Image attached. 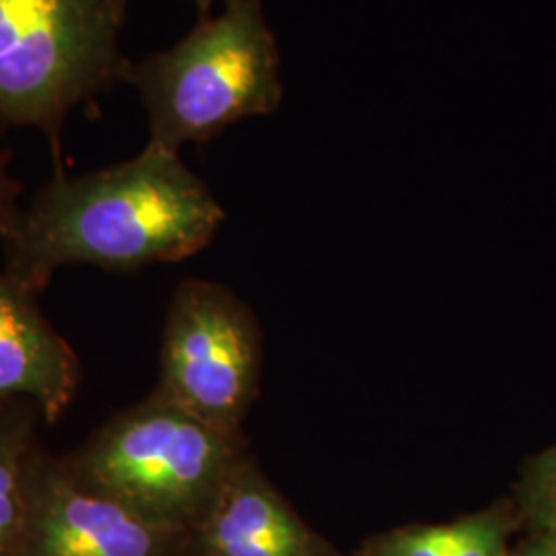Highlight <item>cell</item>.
Listing matches in <instances>:
<instances>
[{
  "mask_svg": "<svg viewBox=\"0 0 556 556\" xmlns=\"http://www.w3.org/2000/svg\"><path fill=\"white\" fill-rule=\"evenodd\" d=\"M225 211L179 153L149 144L100 172L50 179L2 236L11 278L31 291L60 266L137 270L194 256Z\"/></svg>",
  "mask_w": 556,
  "mask_h": 556,
  "instance_id": "obj_1",
  "label": "cell"
},
{
  "mask_svg": "<svg viewBox=\"0 0 556 556\" xmlns=\"http://www.w3.org/2000/svg\"><path fill=\"white\" fill-rule=\"evenodd\" d=\"M280 50L262 0H229L172 48L130 60L124 73L147 112L149 144L206 142L282 101Z\"/></svg>",
  "mask_w": 556,
  "mask_h": 556,
  "instance_id": "obj_2",
  "label": "cell"
},
{
  "mask_svg": "<svg viewBox=\"0 0 556 556\" xmlns=\"http://www.w3.org/2000/svg\"><path fill=\"white\" fill-rule=\"evenodd\" d=\"M128 0H0V126L34 128L62 174L68 116L124 83Z\"/></svg>",
  "mask_w": 556,
  "mask_h": 556,
  "instance_id": "obj_3",
  "label": "cell"
},
{
  "mask_svg": "<svg viewBox=\"0 0 556 556\" xmlns=\"http://www.w3.org/2000/svg\"><path fill=\"white\" fill-rule=\"evenodd\" d=\"M163 402L231 433L258 378V342L229 291L188 282L172 305L163 342Z\"/></svg>",
  "mask_w": 556,
  "mask_h": 556,
  "instance_id": "obj_4",
  "label": "cell"
},
{
  "mask_svg": "<svg viewBox=\"0 0 556 556\" xmlns=\"http://www.w3.org/2000/svg\"><path fill=\"white\" fill-rule=\"evenodd\" d=\"M229 433L157 402L116 425L89 456V472L110 497L139 509L179 511L219 482Z\"/></svg>",
  "mask_w": 556,
  "mask_h": 556,
  "instance_id": "obj_5",
  "label": "cell"
},
{
  "mask_svg": "<svg viewBox=\"0 0 556 556\" xmlns=\"http://www.w3.org/2000/svg\"><path fill=\"white\" fill-rule=\"evenodd\" d=\"M27 293L17 280L0 277V397H36L56 417L73 396L77 367Z\"/></svg>",
  "mask_w": 556,
  "mask_h": 556,
  "instance_id": "obj_6",
  "label": "cell"
},
{
  "mask_svg": "<svg viewBox=\"0 0 556 556\" xmlns=\"http://www.w3.org/2000/svg\"><path fill=\"white\" fill-rule=\"evenodd\" d=\"M155 534L139 511L114 497L56 486L41 509L40 556H151Z\"/></svg>",
  "mask_w": 556,
  "mask_h": 556,
  "instance_id": "obj_7",
  "label": "cell"
},
{
  "mask_svg": "<svg viewBox=\"0 0 556 556\" xmlns=\"http://www.w3.org/2000/svg\"><path fill=\"white\" fill-rule=\"evenodd\" d=\"M208 544L217 556H301L305 536L262 482L241 477L220 495Z\"/></svg>",
  "mask_w": 556,
  "mask_h": 556,
  "instance_id": "obj_8",
  "label": "cell"
},
{
  "mask_svg": "<svg viewBox=\"0 0 556 556\" xmlns=\"http://www.w3.org/2000/svg\"><path fill=\"white\" fill-rule=\"evenodd\" d=\"M526 514L544 532H556V445L538 454L519 484Z\"/></svg>",
  "mask_w": 556,
  "mask_h": 556,
  "instance_id": "obj_9",
  "label": "cell"
},
{
  "mask_svg": "<svg viewBox=\"0 0 556 556\" xmlns=\"http://www.w3.org/2000/svg\"><path fill=\"white\" fill-rule=\"evenodd\" d=\"M21 443L0 433V548L13 536L21 516Z\"/></svg>",
  "mask_w": 556,
  "mask_h": 556,
  "instance_id": "obj_10",
  "label": "cell"
},
{
  "mask_svg": "<svg viewBox=\"0 0 556 556\" xmlns=\"http://www.w3.org/2000/svg\"><path fill=\"white\" fill-rule=\"evenodd\" d=\"M454 526V556H503L505 526L497 516L470 517Z\"/></svg>",
  "mask_w": 556,
  "mask_h": 556,
  "instance_id": "obj_11",
  "label": "cell"
},
{
  "mask_svg": "<svg viewBox=\"0 0 556 556\" xmlns=\"http://www.w3.org/2000/svg\"><path fill=\"white\" fill-rule=\"evenodd\" d=\"M456 526L418 528L396 534L381 548V556H454Z\"/></svg>",
  "mask_w": 556,
  "mask_h": 556,
  "instance_id": "obj_12",
  "label": "cell"
},
{
  "mask_svg": "<svg viewBox=\"0 0 556 556\" xmlns=\"http://www.w3.org/2000/svg\"><path fill=\"white\" fill-rule=\"evenodd\" d=\"M9 153L0 151V239L4 231L9 229L11 220L17 215V194H20V184L11 176L9 172Z\"/></svg>",
  "mask_w": 556,
  "mask_h": 556,
  "instance_id": "obj_13",
  "label": "cell"
},
{
  "mask_svg": "<svg viewBox=\"0 0 556 556\" xmlns=\"http://www.w3.org/2000/svg\"><path fill=\"white\" fill-rule=\"evenodd\" d=\"M516 556H556V532H546L530 548Z\"/></svg>",
  "mask_w": 556,
  "mask_h": 556,
  "instance_id": "obj_14",
  "label": "cell"
},
{
  "mask_svg": "<svg viewBox=\"0 0 556 556\" xmlns=\"http://www.w3.org/2000/svg\"><path fill=\"white\" fill-rule=\"evenodd\" d=\"M188 2H192V4L199 9L200 15H208L217 2L225 4V2H229V0H188Z\"/></svg>",
  "mask_w": 556,
  "mask_h": 556,
  "instance_id": "obj_15",
  "label": "cell"
}]
</instances>
